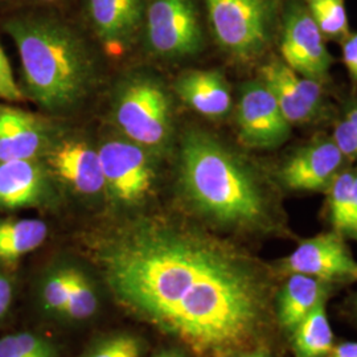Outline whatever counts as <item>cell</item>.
Segmentation results:
<instances>
[{
    "instance_id": "obj_1",
    "label": "cell",
    "mask_w": 357,
    "mask_h": 357,
    "mask_svg": "<svg viewBox=\"0 0 357 357\" xmlns=\"http://www.w3.org/2000/svg\"><path fill=\"white\" fill-rule=\"evenodd\" d=\"M94 259L116 303L196 357L258 349L275 317L273 273L197 227L141 217L103 234Z\"/></svg>"
},
{
    "instance_id": "obj_2",
    "label": "cell",
    "mask_w": 357,
    "mask_h": 357,
    "mask_svg": "<svg viewBox=\"0 0 357 357\" xmlns=\"http://www.w3.org/2000/svg\"><path fill=\"white\" fill-rule=\"evenodd\" d=\"M178 180L192 211L212 227L241 234H290L274 175L200 128L180 142Z\"/></svg>"
},
{
    "instance_id": "obj_3",
    "label": "cell",
    "mask_w": 357,
    "mask_h": 357,
    "mask_svg": "<svg viewBox=\"0 0 357 357\" xmlns=\"http://www.w3.org/2000/svg\"><path fill=\"white\" fill-rule=\"evenodd\" d=\"M3 29L19 51L26 97L56 112L75 106L89 93L91 56L69 23L52 13H17Z\"/></svg>"
},
{
    "instance_id": "obj_4",
    "label": "cell",
    "mask_w": 357,
    "mask_h": 357,
    "mask_svg": "<svg viewBox=\"0 0 357 357\" xmlns=\"http://www.w3.org/2000/svg\"><path fill=\"white\" fill-rule=\"evenodd\" d=\"M286 0H202L209 29L222 51L252 61L278 36Z\"/></svg>"
},
{
    "instance_id": "obj_5",
    "label": "cell",
    "mask_w": 357,
    "mask_h": 357,
    "mask_svg": "<svg viewBox=\"0 0 357 357\" xmlns=\"http://www.w3.org/2000/svg\"><path fill=\"white\" fill-rule=\"evenodd\" d=\"M114 116L128 139L147 151L163 150L169 142L172 132L169 97L153 78L130 79L116 98Z\"/></svg>"
},
{
    "instance_id": "obj_6",
    "label": "cell",
    "mask_w": 357,
    "mask_h": 357,
    "mask_svg": "<svg viewBox=\"0 0 357 357\" xmlns=\"http://www.w3.org/2000/svg\"><path fill=\"white\" fill-rule=\"evenodd\" d=\"M151 51L167 59L197 54L204 48L197 0H146L143 32Z\"/></svg>"
},
{
    "instance_id": "obj_7",
    "label": "cell",
    "mask_w": 357,
    "mask_h": 357,
    "mask_svg": "<svg viewBox=\"0 0 357 357\" xmlns=\"http://www.w3.org/2000/svg\"><path fill=\"white\" fill-rule=\"evenodd\" d=\"M277 38L284 64L323 85L330 82L333 56L303 0L284 1Z\"/></svg>"
},
{
    "instance_id": "obj_8",
    "label": "cell",
    "mask_w": 357,
    "mask_h": 357,
    "mask_svg": "<svg viewBox=\"0 0 357 357\" xmlns=\"http://www.w3.org/2000/svg\"><path fill=\"white\" fill-rule=\"evenodd\" d=\"M105 192L122 206L143 204L153 193L155 171L147 150L130 139H110L98 150Z\"/></svg>"
},
{
    "instance_id": "obj_9",
    "label": "cell",
    "mask_w": 357,
    "mask_h": 357,
    "mask_svg": "<svg viewBox=\"0 0 357 357\" xmlns=\"http://www.w3.org/2000/svg\"><path fill=\"white\" fill-rule=\"evenodd\" d=\"M259 79L270 90L293 128L318 123L330 113L324 85L296 73L282 59H273L262 65Z\"/></svg>"
},
{
    "instance_id": "obj_10",
    "label": "cell",
    "mask_w": 357,
    "mask_h": 357,
    "mask_svg": "<svg viewBox=\"0 0 357 357\" xmlns=\"http://www.w3.org/2000/svg\"><path fill=\"white\" fill-rule=\"evenodd\" d=\"M283 274H303L326 283L357 282V261L337 231H323L298 243L278 262Z\"/></svg>"
},
{
    "instance_id": "obj_11",
    "label": "cell",
    "mask_w": 357,
    "mask_h": 357,
    "mask_svg": "<svg viewBox=\"0 0 357 357\" xmlns=\"http://www.w3.org/2000/svg\"><path fill=\"white\" fill-rule=\"evenodd\" d=\"M236 123L240 141L253 150H275L290 139L293 131L275 98L259 78L241 86Z\"/></svg>"
},
{
    "instance_id": "obj_12",
    "label": "cell",
    "mask_w": 357,
    "mask_h": 357,
    "mask_svg": "<svg viewBox=\"0 0 357 357\" xmlns=\"http://www.w3.org/2000/svg\"><path fill=\"white\" fill-rule=\"evenodd\" d=\"M347 163L332 137H318L289 153L274 176L282 190L326 193Z\"/></svg>"
},
{
    "instance_id": "obj_13",
    "label": "cell",
    "mask_w": 357,
    "mask_h": 357,
    "mask_svg": "<svg viewBox=\"0 0 357 357\" xmlns=\"http://www.w3.org/2000/svg\"><path fill=\"white\" fill-rule=\"evenodd\" d=\"M50 169L38 159L0 162V212L51 204Z\"/></svg>"
},
{
    "instance_id": "obj_14",
    "label": "cell",
    "mask_w": 357,
    "mask_h": 357,
    "mask_svg": "<svg viewBox=\"0 0 357 357\" xmlns=\"http://www.w3.org/2000/svg\"><path fill=\"white\" fill-rule=\"evenodd\" d=\"M146 0H86L96 36L110 51H122L143 32Z\"/></svg>"
},
{
    "instance_id": "obj_15",
    "label": "cell",
    "mask_w": 357,
    "mask_h": 357,
    "mask_svg": "<svg viewBox=\"0 0 357 357\" xmlns=\"http://www.w3.org/2000/svg\"><path fill=\"white\" fill-rule=\"evenodd\" d=\"M44 155L50 172L73 191L82 196H97L105 192L100 153L88 143L61 142L50 146Z\"/></svg>"
},
{
    "instance_id": "obj_16",
    "label": "cell",
    "mask_w": 357,
    "mask_h": 357,
    "mask_svg": "<svg viewBox=\"0 0 357 357\" xmlns=\"http://www.w3.org/2000/svg\"><path fill=\"white\" fill-rule=\"evenodd\" d=\"M50 149L44 121L24 110L0 105V162L38 159Z\"/></svg>"
},
{
    "instance_id": "obj_17",
    "label": "cell",
    "mask_w": 357,
    "mask_h": 357,
    "mask_svg": "<svg viewBox=\"0 0 357 357\" xmlns=\"http://www.w3.org/2000/svg\"><path fill=\"white\" fill-rule=\"evenodd\" d=\"M175 90L183 102L205 118L221 119L231 112V90L218 70L185 72L178 77Z\"/></svg>"
},
{
    "instance_id": "obj_18",
    "label": "cell",
    "mask_w": 357,
    "mask_h": 357,
    "mask_svg": "<svg viewBox=\"0 0 357 357\" xmlns=\"http://www.w3.org/2000/svg\"><path fill=\"white\" fill-rule=\"evenodd\" d=\"M331 284L303 274H290L275 295V318L280 326L293 332L307 315L327 301Z\"/></svg>"
},
{
    "instance_id": "obj_19",
    "label": "cell",
    "mask_w": 357,
    "mask_h": 357,
    "mask_svg": "<svg viewBox=\"0 0 357 357\" xmlns=\"http://www.w3.org/2000/svg\"><path fill=\"white\" fill-rule=\"evenodd\" d=\"M48 225L38 218L0 220V268L15 266L45 243Z\"/></svg>"
},
{
    "instance_id": "obj_20",
    "label": "cell",
    "mask_w": 357,
    "mask_h": 357,
    "mask_svg": "<svg viewBox=\"0 0 357 357\" xmlns=\"http://www.w3.org/2000/svg\"><path fill=\"white\" fill-rule=\"evenodd\" d=\"M326 195L332 230L357 241V166L345 167Z\"/></svg>"
},
{
    "instance_id": "obj_21",
    "label": "cell",
    "mask_w": 357,
    "mask_h": 357,
    "mask_svg": "<svg viewBox=\"0 0 357 357\" xmlns=\"http://www.w3.org/2000/svg\"><path fill=\"white\" fill-rule=\"evenodd\" d=\"M296 357H328L333 348V332L326 302L315 307L293 331Z\"/></svg>"
},
{
    "instance_id": "obj_22",
    "label": "cell",
    "mask_w": 357,
    "mask_h": 357,
    "mask_svg": "<svg viewBox=\"0 0 357 357\" xmlns=\"http://www.w3.org/2000/svg\"><path fill=\"white\" fill-rule=\"evenodd\" d=\"M100 294L97 282L84 268L70 265L69 295L60 319L76 323L93 319L101 308Z\"/></svg>"
},
{
    "instance_id": "obj_23",
    "label": "cell",
    "mask_w": 357,
    "mask_h": 357,
    "mask_svg": "<svg viewBox=\"0 0 357 357\" xmlns=\"http://www.w3.org/2000/svg\"><path fill=\"white\" fill-rule=\"evenodd\" d=\"M70 287V265L47 268L36 282L35 296L38 308L47 317L61 318Z\"/></svg>"
},
{
    "instance_id": "obj_24",
    "label": "cell",
    "mask_w": 357,
    "mask_h": 357,
    "mask_svg": "<svg viewBox=\"0 0 357 357\" xmlns=\"http://www.w3.org/2000/svg\"><path fill=\"white\" fill-rule=\"evenodd\" d=\"M308 13L326 40L342 43L349 36L351 26L345 0H303Z\"/></svg>"
},
{
    "instance_id": "obj_25",
    "label": "cell",
    "mask_w": 357,
    "mask_h": 357,
    "mask_svg": "<svg viewBox=\"0 0 357 357\" xmlns=\"http://www.w3.org/2000/svg\"><path fill=\"white\" fill-rule=\"evenodd\" d=\"M0 357H60V349L41 333L15 331L0 337Z\"/></svg>"
},
{
    "instance_id": "obj_26",
    "label": "cell",
    "mask_w": 357,
    "mask_h": 357,
    "mask_svg": "<svg viewBox=\"0 0 357 357\" xmlns=\"http://www.w3.org/2000/svg\"><path fill=\"white\" fill-rule=\"evenodd\" d=\"M146 343L137 333L109 332L97 337L81 357H143Z\"/></svg>"
},
{
    "instance_id": "obj_27",
    "label": "cell",
    "mask_w": 357,
    "mask_h": 357,
    "mask_svg": "<svg viewBox=\"0 0 357 357\" xmlns=\"http://www.w3.org/2000/svg\"><path fill=\"white\" fill-rule=\"evenodd\" d=\"M332 139L349 163H357V96L347 103L332 131Z\"/></svg>"
},
{
    "instance_id": "obj_28",
    "label": "cell",
    "mask_w": 357,
    "mask_h": 357,
    "mask_svg": "<svg viewBox=\"0 0 357 357\" xmlns=\"http://www.w3.org/2000/svg\"><path fill=\"white\" fill-rule=\"evenodd\" d=\"M26 98L23 89H20L16 84L13 68L0 45V100L8 102H22Z\"/></svg>"
},
{
    "instance_id": "obj_29",
    "label": "cell",
    "mask_w": 357,
    "mask_h": 357,
    "mask_svg": "<svg viewBox=\"0 0 357 357\" xmlns=\"http://www.w3.org/2000/svg\"><path fill=\"white\" fill-rule=\"evenodd\" d=\"M340 45L342 61L349 77L357 82V32H351L349 36L340 43Z\"/></svg>"
},
{
    "instance_id": "obj_30",
    "label": "cell",
    "mask_w": 357,
    "mask_h": 357,
    "mask_svg": "<svg viewBox=\"0 0 357 357\" xmlns=\"http://www.w3.org/2000/svg\"><path fill=\"white\" fill-rule=\"evenodd\" d=\"M15 299V282L13 277L8 275L4 268H0V320L4 319Z\"/></svg>"
},
{
    "instance_id": "obj_31",
    "label": "cell",
    "mask_w": 357,
    "mask_h": 357,
    "mask_svg": "<svg viewBox=\"0 0 357 357\" xmlns=\"http://www.w3.org/2000/svg\"><path fill=\"white\" fill-rule=\"evenodd\" d=\"M328 357H357V342H345L336 347L333 345Z\"/></svg>"
},
{
    "instance_id": "obj_32",
    "label": "cell",
    "mask_w": 357,
    "mask_h": 357,
    "mask_svg": "<svg viewBox=\"0 0 357 357\" xmlns=\"http://www.w3.org/2000/svg\"><path fill=\"white\" fill-rule=\"evenodd\" d=\"M153 357H188L187 351L184 348H178V347H172V348H165L160 349L158 354H155Z\"/></svg>"
},
{
    "instance_id": "obj_33",
    "label": "cell",
    "mask_w": 357,
    "mask_h": 357,
    "mask_svg": "<svg viewBox=\"0 0 357 357\" xmlns=\"http://www.w3.org/2000/svg\"><path fill=\"white\" fill-rule=\"evenodd\" d=\"M230 357H271L268 355L266 351L264 349H252V351H246V352H241V354H237L234 356Z\"/></svg>"
},
{
    "instance_id": "obj_34",
    "label": "cell",
    "mask_w": 357,
    "mask_h": 357,
    "mask_svg": "<svg viewBox=\"0 0 357 357\" xmlns=\"http://www.w3.org/2000/svg\"><path fill=\"white\" fill-rule=\"evenodd\" d=\"M35 3L41 4V6H47V7H53V6H60L65 3L66 0H33Z\"/></svg>"
},
{
    "instance_id": "obj_35",
    "label": "cell",
    "mask_w": 357,
    "mask_h": 357,
    "mask_svg": "<svg viewBox=\"0 0 357 357\" xmlns=\"http://www.w3.org/2000/svg\"><path fill=\"white\" fill-rule=\"evenodd\" d=\"M355 307H356V310H357V296H356V301H355Z\"/></svg>"
}]
</instances>
